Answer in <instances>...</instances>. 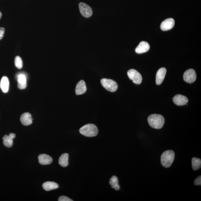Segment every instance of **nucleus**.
Wrapping results in <instances>:
<instances>
[{
	"mask_svg": "<svg viewBox=\"0 0 201 201\" xmlns=\"http://www.w3.org/2000/svg\"><path fill=\"white\" fill-rule=\"evenodd\" d=\"M39 163L41 165H49L52 163L53 159L51 156L45 154H40L38 156Z\"/></svg>",
	"mask_w": 201,
	"mask_h": 201,
	"instance_id": "4468645a",
	"label": "nucleus"
},
{
	"mask_svg": "<svg viewBox=\"0 0 201 201\" xmlns=\"http://www.w3.org/2000/svg\"><path fill=\"white\" fill-rule=\"evenodd\" d=\"M18 78V87L20 89H25L27 87V79L26 76L24 74H19Z\"/></svg>",
	"mask_w": 201,
	"mask_h": 201,
	"instance_id": "dca6fc26",
	"label": "nucleus"
},
{
	"mask_svg": "<svg viewBox=\"0 0 201 201\" xmlns=\"http://www.w3.org/2000/svg\"><path fill=\"white\" fill-rule=\"evenodd\" d=\"M59 201H72L73 200L69 197L65 196H61L58 199Z\"/></svg>",
	"mask_w": 201,
	"mask_h": 201,
	"instance_id": "5701e85b",
	"label": "nucleus"
},
{
	"mask_svg": "<svg viewBox=\"0 0 201 201\" xmlns=\"http://www.w3.org/2000/svg\"><path fill=\"white\" fill-rule=\"evenodd\" d=\"M79 132L85 136L94 137L98 135V129L94 124H89L82 127L79 130Z\"/></svg>",
	"mask_w": 201,
	"mask_h": 201,
	"instance_id": "7ed1b4c3",
	"label": "nucleus"
},
{
	"mask_svg": "<svg viewBox=\"0 0 201 201\" xmlns=\"http://www.w3.org/2000/svg\"><path fill=\"white\" fill-rule=\"evenodd\" d=\"M194 184L195 185H200L201 184V176H200L195 179L194 180Z\"/></svg>",
	"mask_w": 201,
	"mask_h": 201,
	"instance_id": "b1692460",
	"label": "nucleus"
},
{
	"mask_svg": "<svg viewBox=\"0 0 201 201\" xmlns=\"http://www.w3.org/2000/svg\"><path fill=\"white\" fill-rule=\"evenodd\" d=\"M167 70L165 68H162L159 69L156 74V84L159 85L163 83L164 79Z\"/></svg>",
	"mask_w": 201,
	"mask_h": 201,
	"instance_id": "9d476101",
	"label": "nucleus"
},
{
	"mask_svg": "<svg viewBox=\"0 0 201 201\" xmlns=\"http://www.w3.org/2000/svg\"><path fill=\"white\" fill-rule=\"evenodd\" d=\"M9 81L8 78L7 76H3L2 78L0 83V87L2 91L4 93L8 92L9 88Z\"/></svg>",
	"mask_w": 201,
	"mask_h": 201,
	"instance_id": "f3484780",
	"label": "nucleus"
},
{
	"mask_svg": "<svg viewBox=\"0 0 201 201\" xmlns=\"http://www.w3.org/2000/svg\"><path fill=\"white\" fill-rule=\"evenodd\" d=\"M20 121L24 126L30 125L33 123V119L31 114L29 113H23L20 117Z\"/></svg>",
	"mask_w": 201,
	"mask_h": 201,
	"instance_id": "f8f14e48",
	"label": "nucleus"
},
{
	"mask_svg": "<svg viewBox=\"0 0 201 201\" xmlns=\"http://www.w3.org/2000/svg\"><path fill=\"white\" fill-rule=\"evenodd\" d=\"M16 135L14 133H11L9 135H6L3 137V144L7 148H10L13 145V141Z\"/></svg>",
	"mask_w": 201,
	"mask_h": 201,
	"instance_id": "ddd939ff",
	"label": "nucleus"
},
{
	"mask_svg": "<svg viewBox=\"0 0 201 201\" xmlns=\"http://www.w3.org/2000/svg\"><path fill=\"white\" fill-rule=\"evenodd\" d=\"M5 33V29L2 27H0V40L2 38Z\"/></svg>",
	"mask_w": 201,
	"mask_h": 201,
	"instance_id": "393cba45",
	"label": "nucleus"
},
{
	"mask_svg": "<svg viewBox=\"0 0 201 201\" xmlns=\"http://www.w3.org/2000/svg\"><path fill=\"white\" fill-rule=\"evenodd\" d=\"M196 72L192 69L186 70L183 75L184 81L188 83H194L196 80Z\"/></svg>",
	"mask_w": 201,
	"mask_h": 201,
	"instance_id": "423d86ee",
	"label": "nucleus"
},
{
	"mask_svg": "<svg viewBox=\"0 0 201 201\" xmlns=\"http://www.w3.org/2000/svg\"><path fill=\"white\" fill-rule=\"evenodd\" d=\"M109 184L113 189H114L116 190H120V187L118 184V178L116 176H112L109 181Z\"/></svg>",
	"mask_w": 201,
	"mask_h": 201,
	"instance_id": "aec40b11",
	"label": "nucleus"
},
{
	"mask_svg": "<svg viewBox=\"0 0 201 201\" xmlns=\"http://www.w3.org/2000/svg\"><path fill=\"white\" fill-rule=\"evenodd\" d=\"M192 166L194 170H197L200 169L201 166V160L196 158H193L192 159Z\"/></svg>",
	"mask_w": 201,
	"mask_h": 201,
	"instance_id": "412c9836",
	"label": "nucleus"
},
{
	"mask_svg": "<svg viewBox=\"0 0 201 201\" xmlns=\"http://www.w3.org/2000/svg\"><path fill=\"white\" fill-rule=\"evenodd\" d=\"M175 153L172 150L164 152L161 157L162 165L165 168H169L172 165L175 158Z\"/></svg>",
	"mask_w": 201,
	"mask_h": 201,
	"instance_id": "f03ea898",
	"label": "nucleus"
},
{
	"mask_svg": "<svg viewBox=\"0 0 201 201\" xmlns=\"http://www.w3.org/2000/svg\"><path fill=\"white\" fill-rule=\"evenodd\" d=\"M87 89L85 82L83 80H81L76 85L75 89L76 94L77 95L83 94L86 92Z\"/></svg>",
	"mask_w": 201,
	"mask_h": 201,
	"instance_id": "2eb2a0df",
	"label": "nucleus"
},
{
	"mask_svg": "<svg viewBox=\"0 0 201 201\" xmlns=\"http://www.w3.org/2000/svg\"><path fill=\"white\" fill-rule=\"evenodd\" d=\"M173 101L176 105L181 106L185 105L189 102V100L185 96L182 95L178 94L175 96L173 98Z\"/></svg>",
	"mask_w": 201,
	"mask_h": 201,
	"instance_id": "1a4fd4ad",
	"label": "nucleus"
},
{
	"mask_svg": "<svg viewBox=\"0 0 201 201\" xmlns=\"http://www.w3.org/2000/svg\"><path fill=\"white\" fill-rule=\"evenodd\" d=\"M174 24L175 20L173 18L167 19L162 22L161 29L163 31H168L174 27Z\"/></svg>",
	"mask_w": 201,
	"mask_h": 201,
	"instance_id": "6e6552de",
	"label": "nucleus"
},
{
	"mask_svg": "<svg viewBox=\"0 0 201 201\" xmlns=\"http://www.w3.org/2000/svg\"><path fill=\"white\" fill-rule=\"evenodd\" d=\"M15 66L17 68L20 69L22 68V66H23V62H22V60L20 57L17 56L15 58Z\"/></svg>",
	"mask_w": 201,
	"mask_h": 201,
	"instance_id": "4be33fe9",
	"label": "nucleus"
},
{
	"mask_svg": "<svg viewBox=\"0 0 201 201\" xmlns=\"http://www.w3.org/2000/svg\"><path fill=\"white\" fill-rule=\"evenodd\" d=\"M69 154L65 153L61 154L59 160V163L62 167H66L69 164Z\"/></svg>",
	"mask_w": 201,
	"mask_h": 201,
	"instance_id": "6ab92c4d",
	"label": "nucleus"
},
{
	"mask_svg": "<svg viewBox=\"0 0 201 201\" xmlns=\"http://www.w3.org/2000/svg\"><path fill=\"white\" fill-rule=\"evenodd\" d=\"M150 49V45L148 42L142 41L139 44L135 49L136 53L138 54L143 53L148 51Z\"/></svg>",
	"mask_w": 201,
	"mask_h": 201,
	"instance_id": "9b49d317",
	"label": "nucleus"
},
{
	"mask_svg": "<svg viewBox=\"0 0 201 201\" xmlns=\"http://www.w3.org/2000/svg\"><path fill=\"white\" fill-rule=\"evenodd\" d=\"M100 82L102 86L110 92H115L118 88L117 83L113 80L104 78L101 80Z\"/></svg>",
	"mask_w": 201,
	"mask_h": 201,
	"instance_id": "20e7f679",
	"label": "nucleus"
},
{
	"mask_svg": "<svg viewBox=\"0 0 201 201\" xmlns=\"http://www.w3.org/2000/svg\"><path fill=\"white\" fill-rule=\"evenodd\" d=\"M127 74L130 79L136 84H140L142 81V76L136 70L131 69L128 71Z\"/></svg>",
	"mask_w": 201,
	"mask_h": 201,
	"instance_id": "39448f33",
	"label": "nucleus"
},
{
	"mask_svg": "<svg viewBox=\"0 0 201 201\" xmlns=\"http://www.w3.org/2000/svg\"><path fill=\"white\" fill-rule=\"evenodd\" d=\"M148 120L150 125L155 129H161L165 123V119L163 115L158 114L150 115L148 117Z\"/></svg>",
	"mask_w": 201,
	"mask_h": 201,
	"instance_id": "f257e3e1",
	"label": "nucleus"
},
{
	"mask_svg": "<svg viewBox=\"0 0 201 201\" xmlns=\"http://www.w3.org/2000/svg\"><path fill=\"white\" fill-rule=\"evenodd\" d=\"M2 16V13L1 12H0V19H1V18Z\"/></svg>",
	"mask_w": 201,
	"mask_h": 201,
	"instance_id": "a878e982",
	"label": "nucleus"
},
{
	"mask_svg": "<svg viewBox=\"0 0 201 201\" xmlns=\"http://www.w3.org/2000/svg\"><path fill=\"white\" fill-rule=\"evenodd\" d=\"M79 9L82 16L85 18L90 17L92 14V11L90 7L84 3L79 4Z\"/></svg>",
	"mask_w": 201,
	"mask_h": 201,
	"instance_id": "0eeeda50",
	"label": "nucleus"
},
{
	"mask_svg": "<svg viewBox=\"0 0 201 201\" xmlns=\"http://www.w3.org/2000/svg\"><path fill=\"white\" fill-rule=\"evenodd\" d=\"M42 186L43 189L47 191L57 189L59 187L58 184L56 182L51 181L45 182L43 184Z\"/></svg>",
	"mask_w": 201,
	"mask_h": 201,
	"instance_id": "a211bd4d",
	"label": "nucleus"
}]
</instances>
